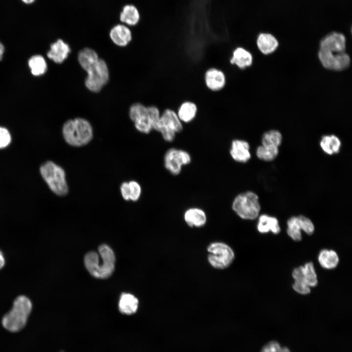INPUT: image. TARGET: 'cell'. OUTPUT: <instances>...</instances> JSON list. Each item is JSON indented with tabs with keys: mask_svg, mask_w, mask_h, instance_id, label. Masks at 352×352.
I'll return each instance as SVG.
<instances>
[{
	"mask_svg": "<svg viewBox=\"0 0 352 352\" xmlns=\"http://www.w3.org/2000/svg\"><path fill=\"white\" fill-rule=\"evenodd\" d=\"M88 73L85 81L86 88L93 92H99L109 80V71L106 62L98 55L90 56L79 63Z\"/></svg>",
	"mask_w": 352,
	"mask_h": 352,
	"instance_id": "6da1fadb",
	"label": "cell"
},
{
	"mask_svg": "<svg viewBox=\"0 0 352 352\" xmlns=\"http://www.w3.org/2000/svg\"><path fill=\"white\" fill-rule=\"evenodd\" d=\"M99 253L104 261L99 265L98 254L95 251H90L85 256L84 263L88 272L93 276L100 279L109 277L114 270L115 258L112 250L104 244L98 248Z\"/></svg>",
	"mask_w": 352,
	"mask_h": 352,
	"instance_id": "7a4b0ae2",
	"label": "cell"
},
{
	"mask_svg": "<svg viewBox=\"0 0 352 352\" xmlns=\"http://www.w3.org/2000/svg\"><path fill=\"white\" fill-rule=\"evenodd\" d=\"M64 139L73 147H81L88 144L93 138V129L90 123L82 118H76L66 121L63 127Z\"/></svg>",
	"mask_w": 352,
	"mask_h": 352,
	"instance_id": "3957f363",
	"label": "cell"
},
{
	"mask_svg": "<svg viewBox=\"0 0 352 352\" xmlns=\"http://www.w3.org/2000/svg\"><path fill=\"white\" fill-rule=\"evenodd\" d=\"M32 309V304L28 298L20 296L14 301L12 309L3 317L2 325L10 332H16L26 325Z\"/></svg>",
	"mask_w": 352,
	"mask_h": 352,
	"instance_id": "277c9868",
	"label": "cell"
},
{
	"mask_svg": "<svg viewBox=\"0 0 352 352\" xmlns=\"http://www.w3.org/2000/svg\"><path fill=\"white\" fill-rule=\"evenodd\" d=\"M161 113L158 108L151 105L146 107L137 103L132 105L129 110V116L139 132L148 134L158 120Z\"/></svg>",
	"mask_w": 352,
	"mask_h": 352,
	"instance_id": "5b68a950",
	"label": "cell"
},
{
	"mask_svg": "<svg viewBox=\"0 0 352 352\" xmlns=\"http://www.w3.org/2000/svg\"><path fill=\"white\" fill-rule=\"evenodd\" d=\"M40 170L43 178L53 193L60 196L67 194L68 187L66 173L61 167L48 161L41 166Z\"/></svg>",
	"mask_w": 352,
	"mask_h": 352,
	"instance_id": "8992f818",
	"label": "cell"
},
{
	"mask_svg": "<svg viewBox=\"0 0 352 352\" xmlns=\"http://www.w3.org/2000/svg\"><path fill=\"white\" fill-rule=\"evenodd\" d=\"M232 208L242 219L254 220L258 217L261 209L258 196L251 191L242 193L234 199Z\"/></svg>",
	"mask_w": 352,
	"mask_h": 352,
	"instance_id": "52a82bcc",
	"label": "cell"
},
{
	"mask_svg": "<svg viewBox=\"0 0 352 352\" xmlns=\"http://www.w3.org/2000/svg\"><path fill=\"white\" fill-rule=\"evenodd\" d=\"M183 130V124L179 119L176 112L171 109L164 110L155 125L154 130L159 132L166 142H173L177 134Z\"/></svg>",
	"mask_w": 352,
	"mask_h": 352,
	"instance_id": "ba28073f",
	"label": "cell"
},
{
	"mask_svg": "<svg viewBox=\"0 0 352 352\" xmlns=\"http://www.w3.org/2000/svg\"><path fill=\"white\" fill-rule=\"evenodd\" d=\"M207 250L208 261L216 269H224L228 267L235 259L233 250L224 242H212L207 246Z\"/></svg>",
	"mask_w": 352,
	"mask_h": 352,
	"instance_id": "9c48e42d",
	"label": "cell"
},
{
	"mask_svg": "<svg viewBox=\"0 0 352 352\" xmlns=\"http://www.w3.org/2000/svg\"><path fill=\"white\" fill-rule=\"evenodd\" d=\"M191 161V156L188 152L175 148L168 150L164 156L165 168L175 176L180 174L183 166L189 164Z\"/></svg>",
	"mask_w": 352,
	"mask_h": 352,
	"instance_id": "30bf717a",
	"label": "cell"
},
{
	"mask_svg": "<svg viewBox=\"0 0 352 352\" xmlns=\"http://www.w3.org/2000/svg\"><path fill=\"white\" fill-rule=\"evenodd\" d=\"M318 56L322 66L332 70H343L349 66L351 63L349 55L345 52L333 53L319 49Z\"/></svg>",
	"mask_w": 352,
	"mask_h": 352,
	"instance_id": "8fae6325",
	"label": "cell"
},
{
	"mask_svg": "<svg viewBox=\"0 0 352 352\" xmlns=\"http://www.w3.org/2000/svg\"><path fill=\"white\" fill-rule=\"evenodd\" d=\"M319 49L333 53L344 52L346 49V38L340 33L332 32L321 40Z\"/></svg>",
	"mask_w": 352,
	"mask_h": 352,
	"instance_id": "7c38bea8",
	"label": "cell"
},
{
	"mask_svg": "<svg viewBox=\"0 0 352 352\" xmlns=\"http://www.w3.org/2000/svg\"><path fill=\"white\" fill-rule=\"evenodd\" d=\"M206 87L210 90L217 91L223 88L226 83L224 73L221 70L212 67L208 69L204 75Z\"/></svg>",
	"mask_w": 352,
	"mask_h": 352,
	"instance_id": "4fadbf2b",
	"label": "cell"
},
{
	"mask_svg": "<svg viewBox=\"0 0 352 352\" xmlns=\"http://www.w3.org/2000/svg\"><path fill=\"white\" fill-rule=\"evenodd\" d=\"M249 150V144L246 141L235 139L231 142L230 154L235 161L245 163L251 158Z\"/></svg>",
	"mask_w": 352,
	"mask_h": 352,
	"instance_id": "5bb4252c",
	"label": "cell"
},
{
	"mask_svg": "<svg viewBox=\"0 0 352 352\" xmlns=\"http://www.w3.org/2000/svg\"><path fill=\"white\" fill-rule=\"evenodd\" d=\"M110 37L116 45L123 47L127 45L132 39V34L129 27L123 23L113 26L110 31Z\"/></svg>",
	"mask_w": 352,
	"mask_h": 352,
	"instance_id": "9a60e30c",
	"label": "cell"
},
{
	"mask_svg": "<svg viewBox=\"0 0 352 352\" xmlns=\"http://www.w3.org/2000/svg\"><path fill=\"white\" fill-rule=\"evenodd\" d=\"M229 62L231 65L243 70L252 66L253 57L251 53L246 48L238 46L233 51Z\"/></svg>",
	"mask_w": 352,
	"mask_h": 352,
	"instance_id": "2e32d148",
	"label": "cell"
},
{
	"mask_svg": "<svg viewBox=\"0 0 352 352\" xmlns=\"http://www.w3.org/2000/svg\"><path fill=\"white\" fill-rule=\"evenodd\" d=\"M71 49L69 45L62 39H58L52 44L50 49L47 53V57L55 63L60 64L65 60Z\"/></svg>",
	"mask_w": 352,
	"mask_h": 352,
	"instance_id": "e0dca14e",
	"label": "cell"
},
{
	"mask_svg": "<svg viewBox=\"0 0 352 352\" xmlns=\"http://www.w3.org/2000/svg\"><path fill=\"white\" fill-rule=\"evenodd\" d=\"M184 220L186 224L191 227H201L207 221L205 212L198 207H192L187 209L184 214Z\"/></svg>",
	"mask_w": 352,
	"mask_h": 352,
	"instance_id": "ac0fdd59",
	"label": "cell"
},
{
	"mask_svg": "<svg viewBox=\"0 0 352 352\" xmlns=\"http://www.w3.org/2000/svg\"><path fill=\"white\" fill-rule=\"evenodd\" d=\"M140 15L137 8L132 4L125 5L119 15L122 23L127 26L136 25L139 22Z\"/></svg>",
	"mask_w": 352,
	"mask_h": 352,
	"instance_id": "d6986e66",
	"label": "cell"
},
{
	"mask_svg": "<svg viewBox=\"0 0 352 352\" xmlns=\"http://www.w3.org/2000/svg\"><path fill=\"white\" fill-rule=\"evenodd\" d=\"M257 45L264 54L267 55L275 51L278 46V42L274 36L269 33H261L257 39Z\"/></svg>",
	"mask_w": 352,
	"mask_h": 352,
	"instance_id": "ffe728a7",
	"label": "cell"
},
{
	"mask_svg": "<svg viewBox=\"0 0 352 352\" xmlns=\"http://www.w3.org/2000/svg\"><path fill=\"white\" fill-rule=\"evenodd\" d=\"M120 189L121 195L126 200L137 201L141 194V186L136 181L124 182L121 184Z\"/></svg>",
	"mask_w": 352,
	"mask_h": 352,
	"instance_id": "44dd1931",
	"label": "cell"
},
{
	"mask_svg": "<svg viewBox=\"0 0 352 352\" xmlns=\"http://www.w3.org/2000/svg\"><path fill=\"white\" fill-rule=\"evenodd\" d=\"M257 228L261 233L271 231L274 234H278L281 231L278 220L274 217L265 214L259 218Z\"/></svg>",
	"mask_w": 352,
	"mask_h": 352,
	"instance_id": "7402d4cb",
	"label": "cell"
},
{
	"mask_svg": "<svg viewBox=\"0 0 352 352\" xmlns=\"http://www.w3.org/2000/svg\"><path fill=\"white\" fill-rule=\"evenodd\" d=\"M197 107L193 102L187 101L181 104L176 113L181 121L184 124L192 122L196 117L197 113Z\"/></svg>",
	"mask_w": 352,
	"mask_h": 352,
	"instance_id": "603a6c76",
	"label": "cell"
},
{
	"mask_svg": "<svg viewBox=\"0 0 352 352\" xmlns=\"http://www.w3.org/2000/svg\"><path fill=\"white\" fill-rule=\"evenodd\" d=\"M138 306V300L133 295L123 293L119 302V309L123 314L131 315L136 312Z\"/></svg>",
	"mask_w": 352,
	"mask_h": 352,
	"instance_id": "cb8c5ba5",
	"label": "cell"
},
{
	"mask_svg": "<svg viewBox=\"0 0 352 352\" xmlns=\"http://www.w3.org/2000/svg\"><path fill=\"white\" fill-rule=\"evenodd\" d=\"M339 257L332 250H322L318 255V261L321 266L327 269L335 268L339 263Z\"/></svg>",
	"mask_w": 352,
	"mask_h": 352,
	"instance_id": "d4e9b609",
	"label": "cell"
},
{
	"mask_svg": "<svg viewBox=\"0 0 352 352\" xmlns=\"http://www.w3.org/2000/svg\"><path fill=\"white\" fill-rule=\"evenodd\" d=\"M320 144L325 153L331 155L339 152L341 141L334 135H324L322 137Z\"/></svg>",
	"mask_w": 352,
	"mask_h": 352,
	"instance_id": "484cf974",
	"label": "cell"
},
{
	"mask_svg": "<svg viewBox=\"0 0 352 352\" xmlns=\"http://www.w3.org/2000/svg\"><path fill=\"white\" fill-rule=\"evenodd\" d=\"M31 73L35 76L44 74L47 69V65L44 59L41 55L31 57L28 61Z\"/></svg>",
	"mask_w": 352,
	"mask_h": 352,
	"instance_id": "4316f807",
	"label": "cell"
},
{
	"mask_svg": "<svg viewBox=\"0 0 352 352\" xmlns=\"http://www.w3.org/2000/svg\"><path fill=\"white\" fill-rule=\"evenodd\" d=\"M278 147L263 145L258 147L256 150L257 157L266 161L274 160L278 155Z\"/></svg>",
	"mask_w": 352,
	"mask_h": 352,
	"instance_id": "83f0119b",
	"label": "cell"
},
{
	"mask_svg": "<svg viewBox=\"0 0 352 352\" xmlns=\"http://www.w3.org/2000/svg\"><path fill=\"white\" fill-rule=\"evenodd\" d=\"M282 136L277 130H270L265 132L262 138L263 145L278 147L282 143Z\"/></svg>",
	"mask_w": 352,
	"mask_h": 352,
	"instance_id": "f1b7e54d",
	"label": "cell"
},
{
	"mask_svg": "<svg viewBox=\"0 0 352 352\" xmlns=\"http://www.w3.org/2000/svg\"><path fill=\"white\" fill-rule=\"evenodd\" d=\"M287 233L295 241L302 240L301 229L299 224L297 217L293 216L287 221Z\"/></svg>",
	"mask_w": 352,
	"mask_h": 352,
	"instance_id": "f546056e",
	"label": "cell"
},
{
	"mask_svg": "<svg viewBox=\"0 0 352 352\" xmlns=\"http://www.w3.org/2000/svg\"><path fill=\"white\" fill-rule=\"evenodd\" d=\"M304 277L310 287L317 286L318 280L313 264L311 262L306 263L303 266Z\"/></svg>",
	"mask_w": 352,
	"mask_h": 352,
	"instance_id": "4dcf8cb0",
	"label": "cell"
},
{
	"mask_svg": "<svg viewBox=\"0 0 352 352\" xmlns=\"http://www.w3.org/2000/svg\"><path fill=\"white\" fill-rule=\"evenodd\" d=\"M297 218L301 230L308 235H312L314 231V226L311 220L303 215L298 216Z\"/></svg>",
	"mask_w": 352,
	"mask_h": 352,
	"instance_id": "1f68e13d",
	"label": "cell"
},
{
	"mask_svg": "<svg viewBox=\"0 0 352 352\" xmlns=\"http://www.w3.org/2000/svg\"><path fill=\"white\" fill-rule=\"evenodd\" d=\"M292 287L295 291L301 294L306 295L310 292V287L305 281L302 280H294Z\"/></svg>",
	"mask_w": 352,
	"mask_h": 352,
	"instance_id": "d6a6232c",
	"label": "cell"
},
{
	"mask_svg": "<svg viewBox=\"0 0 352 352\" xmlns=\"http://www.w3.org/2000/svg\"><path fill=\"white\" fill-rule=\"evenodd\" d=\"M11 141V137L9 131L4 128L0 127V149L7 147Z\"/></svg>",
	"mask_w": 352,
	"mask_h": 352,
	"instance_id": "836d02e7",
	"label": "cell"
},
{
	"mask_svg": "<svg viewBox=\"0 0 352 352\" xmlns=\"http://www.w3.org/2000/svg\"><path fill=\"white\" fill-rule=\"evenodd\" d=\"M281 346L276 340H271L265 344L262 348L260 352H280Z\"/></svg>",
	"mask_w": 352,
	"mask_h": 352,
	"instance_id": "e575fe53",
	"label": "cell"
},
{
	"mask_svg": "<svg viewBox=\"0 0 352 352\" xmlns=\"http://www.w3.org/2000/svg\"><path fill=\"white\" fill-rule=\"evenodd\" d=\"M5 263L4 259L3 254L0 250V269H1L4 265Z\"/></svg>",
	"mask_w": 352,
	"mask_h": 352,
	"instance_id": "d590c367",
	"label": "cell"
},
{
	"mask_svg": "<svg viewBox=\"0 0 352 352\" xmlns=\"http://www.w3.org/2000/svg\"><path fill=\"white\" fill-rule=\"evenodd\" d=\"M4 46L3 44L0 42V61L2 59L3 54L4 53Z\"/></svg>",
	"mask_w": 352,
	"mask_h": 352,
	"instance_id": "8d00e7d4",
	"label": "cell"
},
{
	"mask_svg": "<svg viewBox=\"0 0 352 352\" xmlns=\"http://www.w3.org/2000/svg\"><path fill=\"white\" fill-rule=\"evenodd\" d=\"M280 352H291L290 349L286 346H281Z\"/></svg>",
	"mask_w": 352,
	"mask_h": 352,
	"instance_id": "74e56055",
	"label": "cell"
},
{
	"mask_svg": "<svg viewBox=\"0 0 352 352\" xmlns=\"http://www.w3.org/2000/svg\"><path fill=\"white\" fill-rule=\"evenodd\" d=\"M23 3L30 4L33 3L36 0H21Z\"/></svg>",
	"mask_w": 352,
	"mask_h": 352,
	"instance_id": "f35d334b",
	"label": "cell"
},
{
	"mask_svg": "<svg viewBox=\"0 0 352 352\" xmlns=\"http://www.w3.org/2000/svg\"></svg>",
	"mask_w": 352,
	"mask_h": 352,
	"instance_id": "ab89813d",
	"label": "cell"
}]
</instances>
